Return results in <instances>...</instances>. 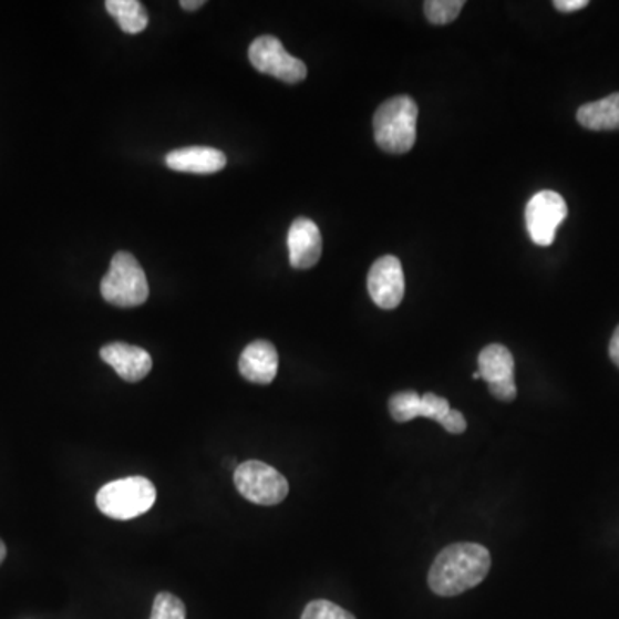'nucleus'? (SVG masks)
<instances>
[{
  "mask_svg": "<svg viewBox=\"0 0 619 619\" xmlns=\"http://www.w3.org/2000/svg\"><path fill=\"white\" fill-rule=\"evenodd\" d=\"M493 565L487 547L474 543L451 544L439 553L429 571L432 592L460 596L485 580Z\"/></svg>",
  "mask_w": 619,
  "mask_h": 619,
  "instance_id": "f257e3e1",
  "label": "nucleus"
},
{
  "mask_svg": "<svg viewBox=\"0 0 619 619\" xmlns=\"http://www.w3.org/2000/svg\"><path fill=\"white\" fill-rule=\"evenodd\" d=\"M419 107L409 95H398L385 101L373 116V136L381 151L388 154H406L416 142Z\"/></svg>",
  "mask_w": 619,
  "mask_h": 619,
  "instance_id": "f03ea898",
  "label": "nucleus"
},
{
  "mask_svg": "<svg viewBox=\"0 0 619 619\" xmlns=\"http://www.w3.org/2000/svg\"><path fill=\"white\" fill-rule=\"evenodd\" d=\"M157 499L155 485L145 477L111 482L96 494V506L112 519H133L145 515Z\"/></svg>",
  "mask_w": 619,
  "mask_h": 619,
  "instance_id": "7ed1b4c3",
  "label": "nucleus"
},
{
  "mask_svg": "<svg viewBox=\"0 0 619 619\" xmlns=\"http://www.w3.org/2000/svg\"><path fill=\"white\" fill-rule=\"evenodd\" d=\"M101 292L107 303L120 308L140 307L148 298V281L138 260L127 251H117L111 269L101 282Z\"/></svg>",
  "mask_w": 619,
  "mask_h": 619,
  "instance_id": "20e7f679",
  "label": "nucleus"
},
{
  "mask_svg": "<svg viewBox=\"0 0 619 619\" xmlns=\"http://www.w3.org/2000/svg\"><path fill=\"white\" fill-rule=\"evenodd\" d=\"M235 484L245 499L260 506H276L288 497L289 484L285 475L264 462L241 463L235 470Z\"/></svg>",
  "mask_w": 619,
  "mask_h": 619,
  "instance_id": "39448f33",
  "label": "nucleus"
},
{
  "mask_svg": "<svg viewBox=\"0 0 619 619\" xmlns=\"http://www.w3.org/2000/svg\"><path fill=\"white\" fill-rule=\"evenodd\" d=\"M251 64L255 70L260 73L269 74V76L277 78V80L285 81V83H300L307 78V66L300 59L292 58L281 40L276 37L264 35L258 37L250 45L248 51Z\"/></svg>",
  "mask_w": 619,
  "mask_h": 619,
  "instance_id": "423d86ee",
  "label": "nucleus"
},
{
  "mask_svg": "<svg viewBox=\"0 0 619 619\" xmlns=\"http://www.w3.org/2000/svg\"><path fill=\"white\" fill-rule=\"evenodd\" d=\"M568 217V205L559 193L544 189L528 202L525 210L528 235L539 247H550L558 227Z\"/></svg>",
  "mask_w": 619,
  "mask_h": 619,
  "instance_id": "0eeeda50",
  "label": "nucleus"
},
{
  "mask_svg": "<svg viewBox=\"0 0 619 619\" xmlns=\"http://www.w3.org/2000/svg\"><path fill=\"white\" fill-rule=\"evenodd\" d=\"M478 373L488 384L496 400L515 401L518 389L515 382V360L503 344H488L478 354Z\"/></svg>",
  "mask_w": 619,
  "mask_h": 619,
  "instance_id": "6e6552de",
  "label": "nucleus"
},
{
  "mask_svg": "<svg viewBox=\"0 0 619 619\" xmlns=\"http://www.w3.org/2000/svg\"><path fill=\"white\" fill-rule=\"evenodd\" d=\"M367 288L373 303L382 310L400 307L404 297V274L400 260L393 255H384L373 264L367 277Z\"/></svg>",
  "mask_w": 619,
  "mask_h": 619,
  "instance_id": "1a4fd4ad",
  "label": "nucleus"
},
{
  "mask_svg": "<svg viewBox=\"0 0 619 619\" xmlns=\"http://www.w3.org/2000/svg\"><path fill=\"white\" fill-rule=\"evenodd\" d=\"M289 264L295 269H310L322 255V235L313 220L298 217L288 233Z\"/></svg>",
  "mask_w": 619,
  "mask_h": 619,
  "instance_id": "9d476101",
  "label": "nucleus"
},
{
  "mask_svg": "<svg viewBox=\"0 0 619 619\" xmlns=\"http://www.w3.org/2000/svg\"><path fill=\"white\" fill-rule=\"evenodd\" d=\"M101 358L126 382L143 381L152 370L151 353L143 348L132 347V344H107L102 348Z\"/></svg>",
  "mask_w": 619,
  "mask_h": 619,
  "instance_id": "9b49d317",
  "label": "nucleus"
},
{
  "mask_svg": "<svg viewBox=\"0 0 619 619\" xmlns=\"http://www.w3.org/2000/svg\"><path fill=\"white\" fill-rule=\"evenodd\" d=\"M277 367L279 357L276 347L264 339L248 344L239 357V373L254 384H270L276 379Z\"/></svg>",
  "mask_w": 619,
  "mask_h": 619,
  "instance_id": "f8f14e48",
  "label": "nucleus"
},
{
  "mask_svg": "<svg viewBox=\"0 0 619 619\" xmlns=\"http://www.w3.org/2000/svg\"><path fill=\"white\" fill-rule=\"evenodd\" d=\"M226 155L212 146H186L166 155L167 167L177 173H219L226 167Z\"/></svg>",
  "mask_w": 619,
  "mask_h": 619,
  "instance_id": "ddd939ff",
  "label": "nucleus"
},
{
  "mask_svg": "<svg viewBox=\"0 0 619 619\" xmlns=\"http://www.w3.org/2000/svg\"><path fill=\"white\" fill-rule=\"evenodd\" d=\"M577 121L592 132L619 130V93H612L602 101L581 105L577 112Z\"/></svg>",
  "mask_w": 619,
  "mask_h": 619,
  "instance_id": "4468645a",
  "label": "nucleus"
},
{
  "mask_svg": "<svg viewBox=\"0 0 619 619\" xmlns=\"http://www.w3.org/2000/svg\"><path fill=\"white\" fill-rule=\"evenodd\" d=\"M105 9L127 35H138L148 27V14L138 0H107Z\"/></svg>",
  "mask_w": 619,
  "mask_h": 619,
  "instance_id": "2eb2a0df",
  "label": "nucleus"
},
{
  "mask_svg": "<svg viewBox=\"0 0 619 619\" xmlns=\"http://www.w3.org/2000/svg\"><path fill=\"white\" fill-rule=\"evenodd\" d=\"M422 396L415 391H401L389 400V413L394 422L406 423L420 419Z\"/></svg>",
  "mask_w": 619,
  "mask_h": 619,
  "instance_id": "dca6fc26",
  "label": "nucleus"
},
{
  "mask_svg": "<svg viewBox=\"0 0 619 619\" xmlns=\"http://www.w3.org/2000/svg\"><path fill=\"white\" fill-rule=\"evenodd\" d=\"M465 8L463 0H429L423 4V11L432 24H447L458 18Z\"/></svg>",
  "mask_w": 619,
  "mask_h": 619,
  "instance_id": "f3484780",
  "label": "nucleus"
},
{
  "mask_svg": "<svg viewBox=\"0 0 619 619\" xmlns=\"http://www.w3.org/2000/svg\"><path fill=\"white\" fill-rule=\"evenodd\" d=\"M151 619H186V608L179 597L169 592L157 594Z\"/></svg>",
  "mask_w": 619,
  "mask_h": 619,
  "instance_id": "a211bd4d",
  "label": "nucleus"
},
{
  "mask_svg": "<svg viewBox=\"0 0 619 619\" xmlns=\"http://www.w3.org/2000/svg\"><path fill=\"white\" fill-rule=\"evenodd\" d=\"M301 619H357L350 611L334 605L331 600H312L305 608Z\"/></svg>",
  "mask_w": 619,
  "mask_h": 619,
  "instance_id": "6ab92c4d",
  "label": "nucleus"
},
{
  "mask_svg": "<svg viewBox=\"0 0 619 619\" xmlns=\"http://www.w3.org/2000/svg\"><path fill=\"white\" fill-rule=\"evenodd\" d=\"M450 412V401L446 398L437 396L434 393L423 394L420 416H425V419L435 420V422L441 423Z\"/></svg>",
  "mask_w": 619,
  "mask_h": 619,
  "instance_id": "aec40b11",
  "label": "nucleus"
},
{
  "mask_svg": "<svg viewBox=\"0 0 619 619\" xmlns=\"http://www.w3.org/2000/svg\"><path fill=\"white\" fill-rule=\"evenodd\" d=\"M441 425H443L450 434H463V432L466 431L465 416H463V413L458 412V410L451 409V412L444 416Z\"/></svg>",
  "mask_w": 619,
  "mask_h": 619,
  "instance_id": "412c9836",
  "label": "nucleus"
},
{
  "mask_svg": "<svg viewBox=\"0 0 619 619\" xmlns=\"http://www.w3.org/2000/svg\"><path fill=\"white\" fill-rule=\"evenodd\" d=\"M589 0H554V8L561 12H575L587 8Z\"/></svg>",
  "mask_w": 619,
  "mask_h": 619,
  "instance_id": "4be33fe9",
  "label": "nucleus"
},
{
  "mask_svg": "<svg viewBox=\"0 0 619 619\" xmlns=\"http://www.w3.org/2000/svg\"><path fill=\"white\" fill-rule=\"evenodd\" d=\"M609 357H611L612 363L619 369V326L616 328L615 334H612L611 343H609Z\"/></svg>",
  "mask_w": 619,
  "mask_h": 619,
  "instance_id": "5701e85b",
  "label": "nucleus"
},
{
  "mask_svg": "<svg viewBox=\"0 0 619 619\" xmlns=\"http://www.w3.org/2000/svg\"><path fill=\"white\" fill-rule=\"evenodd\" d=\"M204 4V0H182V2H179V6H182L185 11H197V9L202 8Z\"/></svg>",
  "mask_w": 619,
  "mask_h": 619,
  "instance_id": "b1692460",
  "label": "nucleus"
},
{
  "mask_svg": "<svg viewBox=\"0 0 619 619\" xmlns=\"http://www.w3.org/2000/svg\"><path fill=\"white\" fill-rule=\"evenodd\" d=\"M6 554H8V549H6L4 543L0 540V565H2V561H4Z\"/></svg>",
  "mask_w": 619,
  "mask_h": 619,
  "instance_id": "393cba45",
  "label": "nucleus"
},
{
  "mask_svg": "<svg viewBox=\"0 0 619 619\" xmlns=\"http://www.w3.org/2000/svg\"><path fill=\"white\" fill-rule=\"evenodd\" d=\"M474 379H481V373H478V370L474 373Z\"/></svg>",
  "mask_w": 619,
  "mask_h": 619,
  "instance_id": "a878e982",
  "label": "nucleus"
}]
</instances>
